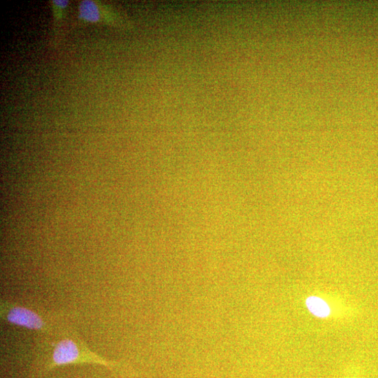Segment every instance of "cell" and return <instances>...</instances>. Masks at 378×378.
<instances>
[{
    "instance_id": "cell-1",
    "label": "cell",
    "mask_w": 378,
    "mask_h": 378,
    "mask_svg": "<svg viewBox=\"0 0 378 378\" xmlns=\"http://www.w3.org/2000/svg\"><path fill=\"white\" fill-rule=\"evenodd\" d=\"M87 363L101 364L112 370L119 367L118 364L107 361L92 352L81 342L66 338L61 340L56 345L51 361L45 368V371L58 366Z\"/></svg>"
},
{
    "instance_id": "cell-2",
    "label": "cell",
    "mask_w": 378,
    "mask_h": 378,
    "mask_svg": "<svg viewBox=\"0 0 378 378\" xmlns=\"http://www.w3.org/2000/svg\"><path fill=\"white\" fill-rule=\"evenodd\" d=\"M3 318L14 325L32 330L45 331L48 324L43 317L28 308L4 304L1 308Z\"/></svg>"
},
{
    "instance_id": "cell-3",
    "label": "cell",
    "mask_w": 378,
    "mask_h": 378,
    "mask_svg": "<svg viewBox=\"0 0 378 378\" xmlns=\"http://www.w3.org/2000/svg\"><path fill=\"white\" fill-rule=\"evenodd\" d=\"M306 306L309 313L319 319H326L332 313L330 305L324 299L311 296L306 299Z\"/></svg>"
},
{
    "instance_id": "cell-4",
    "label": "cell",
    "mask_w": 378,
    "mask_h": 378,
    "mask_svg": "<svg viewBox=\"0 0 378 378\" xmlns=\"http://www.w3.org/2000/svg\"><path fill=\"white\" fill-rule=\"evenodd\" d=\"M80 12L81 17L90 21H96L99 19V12L94 3L91 1L83 2L81 5Z\"/></svg>"
},
{
    "instance_id": "cell-5",
    "label": "cell",
    "mask_w": 378,
    "mask_h": 378,
    "mask_svg": "<svg viewBox=\"0 0 378 378\" xmlns=\"http://www.w3.org/2000/svg\"><path fill=\"white\" fill-rule=\"evenodd\" d=\"M55 4L59 8H65L67 5V1H54Z\"/></svg>"
}]
</instances>
